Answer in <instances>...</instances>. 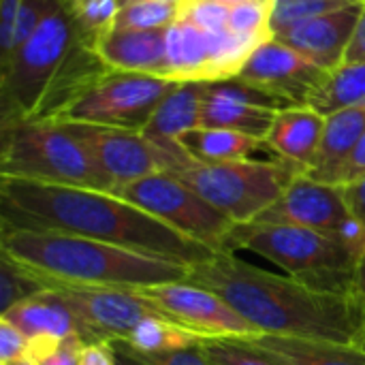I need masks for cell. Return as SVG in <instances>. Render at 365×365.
<instances>
[{
  "label": "cell",
  "instance_id": "cell-1",
  "mask_svg": "<svg viewBox=\"0 0 365 365\" xmlns=\"http://www.w3.org/2000/svg\"><path fill=\"white\" fill-rule=\"evenodd\" d=\"M0 225L88 237L186 267L216 255L113 192L2 175Z\"/></svg>",
  "mask_w": 365,
  "mask_h": 365
},
{
  "label": "cell",
  "instance_id": "cell-2",
  "mask_svg": "<svg viewBox=\"0 0 365 365\" xmlns=\"http://www.w3.org/2000/svg\"><path fill=\"white\" fill-rule=\"evenodd\" d=\"M188 282L214 291L261 336H289L357 344L365 334V306L357 295L317 289L293 276H278L231 252L188 267Z\"/></svg>",
  "mask_w": 365,
  "mask_h": 365
},
{
  "label": "cell",
  "instance_id": "cell-3",
  "mask_svg": "<svg viewBox=\"0 0 365 365\" xmlns=\"http://www.w3.org/2000/svg\"><path fill=\"white\" fill-rule=\"evenodd\" d=\"M109 66L79 30L68 6L45 19L0 68L4 120H58Z\"/></svg>",
  "mask_w": 365,
  "mask_h": 365
},
{
  "label": "cell",
  "instance_id": "cell-4",
  "mask_svg": "<svg viewBox=\"0 0 365 365\" xmlns=\"http://www.w3.org/2000/svg\"><path fill=\"white\" fill-rule=\"evenodd\" d=\"M0 252L28 267L45 282L139 289L188 282V267L113 244L0 225Z\"/></svg>",
  "mask_w": 365,
  "mask_h": 365
},
{
  "label": "cell",
  "instance_id": "cell-5",
  "mask_svg": "<svg viewBox=\"0 0 365 365\" xmlns=\"http://www.w3.org/2000/svg\"><path fill=\"white\" fill-rule=\"evenodd\" d=\"M250 250L282 267L289 276L323 291L355 293L359 257L338 237L293 225L235 222L225 252Z\"/></svg>",
  "mask_w": 365,
  "mask_h": 365
},
{
  "label": "cell",
  "instance_id": "cell-6",
  "mask_svg": "<svg viewBox=\"0 0 365 365\" xmlns=\"http://www.w3.org/2000/svg\"><path fill=\"white\" fill-rule=\"evenodd\" d=\"M0 175L111 192L90 150L56 120H4Z\"/></svg>",
  "mask_w": 365,
  "mask_h": 365
},
{
  "label": "cell",
  "instance_id": "cell-7",
  "mask_svg": "<svg viewBox=\"0 0 365 365\" xmlns=\"http://www.w3.org/2000/svg\"><path fill=\"white\" fill-rule=\"evenodd\" d=\"M299 173L306 171L282 158L231 163H199L192 158L171 175L188 184L233 222H252L284 195Z\"/></svg>",
  "mask_w": 365,
  "mask_h": 365
},
{
  "label": "cell",
  "instance_id": "cell-8",
  "mask_svg": "<svg viewBox=\"0 0 365 365\" xmlns=\"http://www.w3.org/2000/svg\"><path fill=\"white\" fill-rule=\"evenodd\" d=\"M178 81L109 68L92 81L56 122H81L141 133Z\"/></svg>",
  "mask_w": 365,
  "mask_h": 365
},
{
  "label": "cell",
  "instance_id": "cell-9",
  "mask_svg": "<svg viewBox=\"0 0 365 365\" xmlns=\"http://www.w3.org/2000/svg\"><path fill=\"white\" fill-rule=\"evenodd\" d=\"M113 195L214 252H225V242L235 227L227 214L216 210L171 173H154L135 180L118 188Z\"/></svg>",
  "mask_w": 365,
  "mask_h": 365
},
{
  "label": "cell",
  "instance_id": "cell-10",
  "mask_svg": "<svg viewBox=\"0 0 365 365\" xmlns=\"http://www.w3.org/2000/svg\"><path fill=\"white\" fill-rule=\"evenodd\" d=\"M64 124L90 150L111 192L154 173H175L192 160L186 150H167L137 130L81 122Z\"/></svg>",
  "mask_w": 365,
  "mask_h": 365
},
{
  "label": "cell",
  "instance_id": "cell-11",
  "mask_svg": "<svg viewBox=\"0 0 365 365\" xmlns=\"http://www.w3.org/2000/svg\"><path fill=\"white\" fill-rule=\"evenodd\" d=\"M148 302L160 317L199 336L201 340H255L261 331L235 312L220 295L190 282H167L126 289Z\"/></svg>",
  "mask_w": 365,
  "mask_h": 365
},
{
  "label": "cell",
  "instance_id": "cell-12",
  "mask_svg": "<svg viewBox=\"0 0 365 365\" xmlns=\"http://www.w3.org/2000/svg\"><path fill=\"white\" fill-rule=\"evenodd\" d=\"M77 321V336L86 344L124 342L150 317H160L148 302L126 289L47 282Z\"/></svg>",
  "mask_w": 365,
  "mask_h": 365
},
{
  "label": "cell",
  "instance_id": "cell-13",
  "mask_svg": "<svg viewBox=\"0 0 365 365\" xmlns=\"http://www.w3.org/2000/svg\"><path fill=\"white\" fill-rule=\"evenodd\" d=\"M325 75V68L297 49L278 38H267L250 53L237 79L280 98L289 107H299L308 105Z\"/></svg>",
  "mask_w": 365,
  "mask_h": 365
},
{
  "label": "cell",
  "instance_id": "cell-14",
  "mask_svg": "<svg viewBox=\"0 0 365 365\" xmlns=\"http://www.w3.org/2000/svg\"><path fill=\"white\" fill-rule=\"evenodd\" d=\"M349 216L351 210L340 186L319 182L308 173H299L289 184L284 195L252 222L293 225L334 235Z\"/></svg>",
  "mask_w": 365,
  "mask_h": 365
},
{
  "label": "cell",
  "instance_id": "cell-15",
  "mask_svg": "<svg viewBox=\"0 0 365 365\" xmlns=\"http://www.w3.org/2000/svg\"><path fill=\"white\" fill-rule=\"evenodd\" d=\"M364 4H349L312 19H306L291 30L274 36L289 47L297 49L302 56L312 60L325 71H334L344 64L349 45L353 41Z\"/></svg>",
  "mask_w": 365,
  "mask_h": 365
},
{
  "label": "cell",
  "instance_id": "cell-16",
  "mask_svg": "<svg viewBox=\"0 0 365 365\" xmlns=\"http://www.w3.org/2000/svg\"><path fill=\"white\" fill-rule=\"evenodd\" d=\"M94 51L113 71L167 77V30L115 26L94 41Z\"/></svg>",
  "mask_w": 365,
  "mask_h": 365
},
{
  "label": "cell",
  "instance_id": "cell-17",
  "mask_svg": "<svg viewBox=\"0 0 365 365\" xmlns=\"http://www.w3.org/2000/svg\"><path fill=\"white\" fill-rule=\"evenodd\" d=\"M325 122L327 115L308 105L282 109L278 111L265 143L276 154V158H282L308 173L317 160Z\"/></svg>",
  "mask_w": 365,
  "mask_h": 365
},
{
  "label": "cell",
  "instance_id": "cell-18",
  "mask_svg": "<svg viewBox=\"0 0 365 365\" xmlns=\"http://www.w3.org/2000/svg\"><path fill=\"white\" fill-rule=\"evenodd\" d=\"M203 96V81L178 83L158 105V109L154 111V115L150 118L148 126L141 133L167 150H184L180 137L201 126Z\"/></svg>",
  "mask_w": 365,
  "mask_h": 365
},
{
  "label": "cell",
  "instance_id": "cell-19",
  "mask_svg": "<svg viewBox=\"0 0 365 365\" xmlns=\"http://www.w3.org/2000/svg\"><path fill=\"white\" fill-rule=\"evenodd\" d=\"M278 111L269 107H259L240 98H233L218 90L214 83H205V96L201 107V126L237 130L257 139L267 137Z\"/></svg>",
  "mask_w": 365,
  "mask_h": 365
},
{
  "label": "cell",
  "instance_id": "cell-20",
  "mask_svg": "<svg viewBox=\"0 0 365 365\" xmlns=\"http://www.w3.org/2000/svg\"><path fill=\"white\" fill-rule=\"evenodd\" d=\"M0 319L13 323L28 340L41 336L58 340L77 336V321L56 291H45L30 297L0 314Z\"/></svg>",
  "mask_w": 365,
  "mask_h": 365
},
{
  "label": "cell",
  "instance_id": "cell-21",
  "mask_svg": "<svg viewBox=\"0 0 365 365\" xmlns=\"http://www.w3.org/2000/svg\"><path fill=\"white\" fill-rule=\"evenodd\" d=\"M365 133V105L340 109L327 115L323 141L317 154L312 169L308 171L310 178L329 184L331 175L342 167V163L351 156L355 145Z\"/></svg>",
  "mask_w": 365,
  "mask_h": 365
},
{
  "label": "cell",
  "instance_id": "cell-22",
  "mask_svg": "<svg viewBox=\"0 0 365 365\" xmlns=\"http://www.w3.org/2000/svg\"><path fill=\"white\" fill-rule=\"evenodd\" d=\"M252 342L287 365H365V351L357 344L289 336H259Z\"/></svg>",
  "mask_w": 365,
  "mask_h": 365
},
{
  "label": "cell",
  "instance_id": "cell-23",
  "mask_svg": "<svg viewBox=\"0 0 365 365\" xmlns=\"http://www.w3.org/2000/svg\"><path fill=\"white\" fill-rule=\"evenodd\" d=\"M182 148L199 163H231L252 158L255 152L265 150L263 139L227 130V128H207L199 126L180 137ZM269 150V148H267Z\"/></svg>",
  "mask_w": 365,
  "mask_h": 365
},
{
  "label": "cell",
  "instance_id": "cell-24",
  "mask_svg": "<svg viewBox=\"0 0 365 365\" xmlns=\"http://www.w3.org/2000/svg\"><path fill=\"white\" fill-rule=\"evenodd\" d=\"M359 105H365V62H344L338 68L327 71L308 101V107L323 115Z\"/></svg>",
  "mask_w": 365,
  "mask_h": 365
},
{
  "label": "cell",
  "instance_id": "cell-25",
  "mask_svg": "<svg viewBox=\"0 0 365 365\" xmlns=\"http://www.w3.org/2000/svg\"><path fill=\"white\" fill-rule=\"evenodd\" d=\"M124 344L137 353H169L199 346L201 338L165 317H150L130 331Z\"/></svg>",
  "mask_w": 365,
  "mask_h": 365
},
{
  "label": "cell",
  "instance_id": "cell-26",
  "mask_svg": "<svg viewBox=\"0 0 365 365\" xmlns=\"http://www.w3.org/2000/svg\"><path fill=\"white\" fill-rule=\"evenodd\" d=\"M45 291H49V284L41 276L0 252V314Z\"/></svg>",
  "mask_w": 365,
  "mask_h": 365
},
{
  "label": "cell",
  "instance_id": "cell-27",
  "mask_svg": "<svg viewBox=\"0 0 365 365\" xmlns=\"http://www.w3.org/2000/svg\"><path fill=\"white\" fill-rule=\"evenodd\" d=\"M199 349L212 365H287L269 351L257 346L252 340H201Z\"/></svg>",
  "mask_w": 365,
  "mask_h": 365
},
{
  "label": "cell",
  "instance_id": "cell-28",
  "mask_svg": "<svg viewBox=\"0 0 365 365\" xmlns=\"http://www.w3.org/2000/svg\"><path fill=\"white\" fill-rule=\"evenodd\" d=\"M272 6L274 2H265V0H242L231 4L229 30L257 45L265 43L267 38H274Z\"/></svg>",
  "mask_w": 365,
  "mask_h": 365
},
{
  "label": "cell",
  "instance_id": "cell-29",
  "mask_svg": "<svg viewBox=\"0 0 365 365\" xmlns=\"http://www.w3.org/2000/svg\"><path fill=\"white\" fill-rule=\"evenodd\" d=\"M180 17V2L165 0H137L122 4L118 28L133 30H167Z\"/></svg>",
  "mask_w": 365,
  "mask_h": 365
},
{
  "label": "cell",
  "instance_id": "cell-30",
  "mask_svg": "<svg viewBox=\"0 0 365 365\" xmlns=\"http://www.w3.org/2000/svg\"><path fill=\"white\" fill-rule=\"evenodd\" d=\"M79 30L92 41L115 28L122 11V0H68L66 2Z\"/></svg>",
  "mask_w": 365,
  "mask_h": 365
},
{
  "label": "cell",
  "instance_id": "cell-31",
  "mask_svg": "<svg viewBox=\"0 0 365 365\" xmlns=\"http://www.w3.org/2000/svg\"><path fill=\"white\" fill-rule=\"evenodd\" d=\"M344 0H274L272 6V32L274 36L291 30L293 26L312 19L317 15L349 6Z\"/></svg>",
  "mask_w": 365,
  "mask_h": 365
},
{
  "label": "cell",
  "instance_id": "cell-32",
  "mask_svg": "<svg viewBox=\"0 0 365 365\" xmlns=\"http://www.w3.org/2000/svg\"><path fill=\"white\" fill-rule=\"evenodd\" d=\"M229 13H231V4L220 2V0H182L180 2V17L207 32L229 30Z\"/></svg>",
  "mask_w": 365,
  "mask_h": 365
},
{
  "label": "cell",
  "instance_id": "cell-33",
  "mask_svg": "<svg viewBox=\"0 0 365 365\" xmlns=\"http://www.w3.org/2000/svg\"><path fill=\"white\" fill-rule=\"evenodd\" d=\"M64 0H21L15 21V36H13V51L58 9H62ZM13 56V53H11Z\"/></svg>",
  "mask_w": 365,
  "mask_h": 365
},
{
  "label": "cell",
  "instance_id": "cell-34",
  "mask_svg": "<svg viewBox=\"0 0 365 365\" xmlns=\"http://www.w3.org/2000/svg\"><path fill=\"white\" fill-rule=\"evenodd\" d=\"M120 344H124V342H120ZM128 351L145 365H212V361L201 353L199 346L182 349V351H169V353H137L133 349H128Z\"/></svg>",
  "mask_w": 365,
  "mask_h": 365
},
{
  "label": "cell",
  "instance_id": "cell-35",
  "mask_svg": "<svg viewBox=\"0 0 365 365\" xmlns=\"http://www.w3.org/2000/svg\"><path fill=\"white\" fill-rule=\"evenodd\" d=\"M21 0H0V68L9 62L13 53L15 21Z\"/></svg>",
  "mask_w": 365,
  "mask_h": 365
},
{
  "label": "cell",
  "instance_id": "cell-36",
  "mask_svg": "<svg viewBox=\"0 0 365 365\" xmlns=\"http://www.w3.org/2000/svg\"><path fill=\"white\" fill-rule=\"evenodd\" d=\"M28 338L9 321L0 319V365L26 357Z\"/></svg>",
  "mask_w": 365,
  "mask_h": 365
},
{
  "label": "cell",
  "instance_id": "cell-37",
  "mask_svg": "<svg viewBox=\"0 0 365 365\" xmlns=\"http://www.w3.org/2000/svg\"><path fill=\"white\" fill-rule=\"evenodd\" d=\"M365 173V133L359 139V143L355 145V150L351 152V156L342 163V167L331 175L329 184L334 186H346L355 180H359Z\"/></svg>",
  "mask_w": 365,
  "mask_h": 365
},
{
  "label": "cell",
  "instance_id": "cell-38",
  "mask_svg": "<svg viewBox=\"0 0 365 365\" xmlns=\"http://www.w3.org/2000/svg\"><path fill=\"white\" fill-rule=\"evenodd\" d=\"M83 346H86V342L79 336H71V338L62 340L49 357H45L41 364L36 365H77L79 353Z\"/></svg>",
  "mask_w": 365,
  "mask_h": 365
},
{
  "label": "cell",
  "instance_id": "cell-39",
  "mask_svg": "<svg viewBox=\"0 0 365 365\" xmlns=\"http://www.w3.org/2000/svg\"><path fill=\"white\" fill-rule=\"evenodd\" d=\"M340 188H342V195H344V201H346L351 214L365 225V173L359 180H355L346 186H340Z\"/></svg>",
  "mask_w": 365,
  "mask_h": 365
},
{
  "label": "cell",
  "instance_id": "cell-40",
  "mask_svg": "<svg viewBox=\"0 0 365 365\" xmlns=\"http://www.w3.org/2000/svg\"><path fill=\"white\" fill-rule=\"evenodd\" d=\"M77 365H115V351L111 344H86Z\"/></svg>",
  "mask_w": 365,
  "mask_h": 365
},
{
  "label": "cell",
  "instance_id": "cell-41",
  "mask_svg": "<svg viewBox=\"0 0 365 365\" xmlns=\"http://www.w3.org/2000/svg\"><path fill=\"white\" fill-rule=\"evenodd\" d=\"M344 62H365V2L361 6V15H359V21H357V28H355V34L349 45Z\"/></svg>",
  "mask_w": 365,
  "mask_h": 365
},
{
  "label": "cell",
  "instance_id": "cell-42",
  "mask_svg": "<svg viewBox=\"0 0 365 365\" xmlns=\"http://www.w3.org/2000/svg\"><path fill=\"white\" fill-rule=\"evenodd\" d=\"M113 351H115V365H145L143 361H139L124 344L120 342H111Z\"/></svg>",
  "mask_w": 365,
  "mask_h": 365
},
{
  "label": "cell",
  "instance_id": "cell-43",
  "mask_svg": "<svg viewBox=\"0 0 365 365\" xmlns=\"http://www.w3.org/2000/svg\"><path fill=\"white\" fill-rule=\"evenodd\" d=\"M355 293L365 306V250L364 255L359 257V263H357V269H355Z\"/></svg>",
  "mask_w": 365,
  "mask_h": 365
},
{
  "label": "cell",
  "instance_id": "cell-44",
  "mask_svg": "<svg viewBox=\"0 0 365 365\" xmlns=\"http://www.w3.org/2000/svg\"><path fill=\"white\" fill-rule=\"evenodd\" d=\"M2 365H34L28 357H19V359H15V361H11V364H2Z\"/></svg>",
  "mask_w": 365,
  "mask_h": 365
},
{
  "label": "cell",
  "instance_id": "cell-45",
  "mask_svg": "<svg viewBox=\"0 0 365 365\" xmlns=\"http://www.w3.org/2000/svg\"><path fill=\"white\" fill-rule=\"evenodd\" d=\"M128 2H137V0H122V4H128ZM165 2H182V0H165Z\"/></svg>",
  "mask_w": 365,
  "mask_h": 365
},
{
  "label": "cell",
  "instance_id": "cell-46",
  "mask_svg": "<svg viewBox=\"0 0 365 365\" xmlns=\"http://www.w3.org/2000/svg\"><path fill=\"white\" fill-rule=\"evenodd\" d=\"M344 2H351V4H364L365 0H344Z\"/></svg>",
  "mask_w": 365,
  "mask_h": 365
},
{
  "label": "cell",
  "instance_id": "cell-47",
  "mask_svg": "<svg viewBox=\"0 0 365 365\" xmlns=\"http://www.w3.org/2000/svg\"><path fill=\"white\" fill-rule=\"evenodd\" d=\"M220 2H227V4H235V2H242V0H220Z\"/></svg>",
  "mask_w": 365,
  "mask_h": 365
},
{
  "label": "cell",
  "instance_id": "cell-48",
  "mask_svg": "<svg viewBox=\"0 0 365 365\" xmlns=\"http://www.w3.org/2000/svg\"><path fill=\"white\" fill-rule=\"evenodd\" d=\"M359 346L365 351V334H364V338H361V342H359Z\"/></svg>",
  "mask_w": 365,
  "mask_h": 365
},
{
  "label": "cell",
  "instance_id": "cell-49",
  "mask_svg": "<svg viewBox=\"0 0 365 365\" xmlns=\"http://www.w3.org/2000/svg\"><path fill=\"white\" fill-rule=\"evenodd\" d=\"M265 2H274V0H265Z\"/></svg>",
  "mask_w": 365,
  "mask_h": 365
},
{
  "label": "cell",
  "instance_id": "cell-50",
  "mask_svg": "<svg viewBox=\"0 0 365 365\" xmlns=\"http://www.w3.org/2000/svg\"><path fill=\"white\" fill-rule=\"evenodd\" d=\"M64 2H68V0H64Z\"/></svg>",
  "mask_w": 365,
  "mask_h": 365
}]
</instances>
